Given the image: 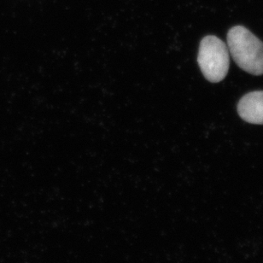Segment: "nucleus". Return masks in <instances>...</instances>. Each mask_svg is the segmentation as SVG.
<instances>
[{
  "label": "nucleus",
  "mask_w": 263,
  "mask_h": 263,
  "mask_svg": "<svg viewBox=\"0 0 263 263\" xmlns=\"http://www.w3.org/2000/svg\"><path fill=\"white\" fill-rule=\"evenodd\" d=\"M228 51L239 68L254 76L263 74V43L243 26L228 33Z\"/></svg>",
  "instance_id": "nucleus-1"
},
{
  "label": "nucleus",
  "mask_w": 263,
  "mask_h": 263,
  "mask_svg": "<svg viewBox=\"0 0 263 263\" xmlns=\"http://www.w3.org/2000/svg\"><path fill=\"white\" fill-rule=\"evenodd\" d=\"M197 62L206 80L213 83L223 81L230 65L227 45L216 36H206L200 43Z\"/></svg>",
  "instance_id": "nucleus-2"
},
{
  "label": "nucleus",
  "mask_w": 263,
  "mask_h": 263,
  "mask_svg": "<svg viewBox=\"0 0 263 263\" xmlns=\"http://www.w3.org/2000/svg\"><path fill=\"white\" fill-rule=\"evenodd\" d=\"M239 117L251 124L263 125V91H251L238 102Z\"/></svg>",
  "instance_id": "nucleus-3"
}]
</instances>
